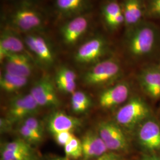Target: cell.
Wrapping results in <instances>:
<instances>
[{"mask_svg":"<svg viewBox=\"0 0 160 160\" xmlns=\"http://www.w3.org/2000/svg\"><path fill=\"white\" fill-rule=\"evenodd\" d=\"M145 14L149 17L160 18V0H147Z\"/></svg>","mask_w":160,"mask_h":160,"instance_id":"27","label":"cell"},{"mask_svg":"<svg viewBox=\"0 0 160 160\" xmlns=\"http://www.w3.org/2000/svg\"><path fill=\"white\" fill-rule=\"evenodd\" d=\"M12 29L28 33H38L44 29L45 18L34 7L22 5L14 8L7 18Z\"/></svg>","mask_w":160,"mask_h":160,"instance_id":"2","label":"cell"},{"mask_svg":"<svg viewBox=\"0 0 160 160\" xmlns=\"http://www.w3.org/2000/svg\"><path fill=\"white\" fill-rule=\"evenodd\" d=\"M92 102L84 92H75L71 98V107L73 112L77 113L85 112L91 106Z\"/></svg>","mask_w":160,"mask_h":160,"instance_id":"23","label":"cell"},{"mask_svg":"<svg viewBox=\"0 0 160 160\" xmlns=\"http://www.w3.org/2000/svg\"><path fill=\"white\" fill-rule=\"evenodd\" d=\"M160 42V30L155 24L142 21L128 29L125 37L129 54L136 58L145 57L155 51Z\"/></svg>","mask_w":160,"mask_h":160,"instance_id":"1","label":"cell"},{"mask_svg":"<svg viewBox=\"0 0 160 160\" xmlns=\"http://www.w3.org/2000/svg\"><path fill=\"white\" fill-rule=\"evenodd\" d=\"M18 132L22 137L23 138V139L30 144L39 143L43 139V137L32 131L24 123H22V125L19 127Z\"/></svg>","mask_w":160,"mask_h":160,"instance_id":"26","label":"cell"},{"mask_svg":"<svg viewBox=\"0 0 160 160\" xmlns=\"http://www.w3.org/2000/svg\"><path fill=\"white\" fill-rule=\"evenodd\" d=\"M1 160H39L36 152H23L1 148Z\"/></svg>","mask_w":160,"mask_h":160,"instance_id":"24","label":"cell"},{"mask_svg":"<svg viewBox=\"0 0 160 160\" xmlns=\"http://www.w3.org/2000/svg\"><path fill=\"white\" fill-rule=\"evenodd\" d=\"M102 16L107 28L110 31L119 29L125 24L122 6L116 1H110L103 5Z\"/></svg>","mask_w":160,"mask_h":160,"instance_id":"20","label":"cell"},{"mask_svg":"<svg viewBox=\"0 0 160 160\" xmlns=\"http://www.w3.org/2000/svg\"><path fill=\"white\" fill-rule=\"evenodd\" d=\"M77 75L74 71L67 67L59 69L56 75V84L61 92L65 93H73L76 88Z\"/></svg>","mask_w":160,"mask_h":160,"instance_id":"21","label":"cell"},{"mask_svg":"<svg viewBox=\"0 0 160 160\" xmlns=\"http://www.w3.org/2000/svg\"><path fill=\"white\" fill-rule=\"evenodd\" d=\"M25 45L39 60L46 65L54 61V55L51 46L45 37L39 33H28L24 38Z\"/></svg>","mask_w":160,"mask_h":160,"instance_id":"11","label":"cell"},{"mask_svg":"<svg viewBox=\"0 0 160 160\" xmlns=\"http://www.w3.org/2000/svg\"><path fill=\"white\" fill-rule=\"evenodd\" d=\"M90 27V18L86 14L72 17L61 27L59 34L67 45H74L87 33Z\"/></svg>","mask_w":160,"mask_h":160,"instance_id":"7","label":"cell"},{"mask_svg":"<svg viewBox=\"0 0 160 160\" xmlns=\"http://www.w3.org/2000/svg\"><path fill=\"white\" fill-rule=\"evenodd\" d=\"M26 126L28 127L32 131L40 137H43V128L40 122L34 117L31 116L26 119L23 123Z\"/></svg>","mask_w":160,"mask_h":160,"instance_id":"28","label":"cell"},{"mask_svg":"<svg viewBox=\"0 0 160 160\" xmlns=\"http://www.w3.org/2000/svg\"><path fill=\"white\" fill-rule=\"evenodd\" d=\"M129 89L126 83H119L106 90L99 97L101 107L110 109L125 102L128 98Z\"/></svg>","mask_w":160,"mask_h":160,"instance_id":"17","label":"cell"},{"mask_svg":"<svg viewBox=\"0 0 160 160\" xmlns=\"http://www.w3.org/2000/svg\"><path fill=\"white\" fill-rule=\"evenodd\" d=\"M140 145L149 152H160V125L155 120H145L138 132Z\"/></svg>","mask_w":160,"mask_h":160,"instance_id":"10","label":"cell"},{"mask_svg":"<svg viewBox=\"0 0 160 160\" xmlns=\"http://www.w3.org/2000/svg\"><path fill=\"white\" fill-rule=\"evenodd\" d=\"M3 61L5 72L9 74L28 78L33 72V64L25 53L11 54Z\"/></svg>","mask_w":160,"mask_h":160,"instance_id":"12","label":"cell"},{"mask_svg":"<svg viewBox=\"0 0 160 160\" xmlns=\"http://www.w3.org/2000/svg\"><path fill=\"white\" fill-rule=\"evenodd\" d=\"M97 160H120V158L113 153H105L97 158Z\"/></svg>","mask_w":160,"mask_h":160,"instance_id":"31","label":"cell"},{"mask_svg":"<svg viewBox=\"0 0 160 160\" xmlns=\"http://www.w3.org/2000/svg\"><path fill=\"white\" fill-rule=\"evenodd\" d=\"M122 9L128 29L132 28L143 21L146 7L143 0H124Z\"/></svg>","mask_w":160,"mask_h":160,"instance_id":"15","label":"cell"},{"mask_svg":"<svg viewBox=\"0 0 160 160\" xmlns=\"http://www.w3.org/2000/svg\"><path fill=\"white\" fill-rule=\"evenodd\" d=\"M139 81L143 90L153 98L160 97V68L148 67L139 75Z\"/></svg>","mask_w":160,"mask_h":160,"instance_id":"16","label":"cell"},{"mask_svg":"<svg viewBox=\"0 0 160 160\" xmlns=\"http://www.w3.org/2000/svg\"><path fill=\"white\" fill-rule=\"evenodd\" d=\"M30 94L39 106L55 108L59 105V100L53 82L47 77H44L36 82Z\"/></svg>","mask_w":160,"mask_h":160,"instance_id":"9","label":"cell"},{"mask_svg":"<svg viewBox=\"0 0 160 160\" xmlns=\"http://www.w3.org/2000/svg\"><path fill=\"white\" fill-rule=\"evenodd\" d=\"M55 141L61 146L64 147L74 137L72 132L65 131L59 132L53 135Z\"/></svg>","mask_w":160,"mask_h":160,"instance_id":"29","label":"cell"},{"mask_svg":"<svg viewBox=\"0 0 160 160\" xmlns=\"http://www.w3.org/2000/svg\"><path fill=\"white\" fill-rule=\"evenodd\" d=\"M39 107L30 94L15 97L10 103L6 118L12 123L25 120L37 113Z\"/></svg>","mask_w":160,"mask_h":160,"instance_id":"8","label":"cell"},{"mask_svg":"<svg viewBox=\"0 0 160 160\" xmlns=\"http://www.w3.org/2000/svg\"><path fill=\"white\" fill-rule=\"evenodd\" d=\"M120 64L114 59H108L97 62L84 76L88 85H100L116 78L120 73Z\"/></svg>","mask_w":160,"mask_h":160,"instance_id":"4","label":"cell"},{"mask_svg":"<svg viewBox=\"0 0 160 160\" xmlns=\"http://www.w3.org/2000/svg\"><path fill=\"white\" fill-rule=\"evenodd\" d=\"M66 157L72 159H78L83 156V150L81 140L77 137L73 138L64 147Z\"/></svg>","mask_w":160,"mask_h":160,"instance_id":"25","label":"cell"},{"mask_svg":"<svg viewBox=\"0 0 160 160\" xmlns=\"http://www.w3.org/2000/svg\"><path fill=\"white\" fill-rule=\"evenodd\" d=\"M108 42L102 36H96L79 47L75 54V60L81 64L96 62L106 54Z\"/></svg>","mask_w":160,"mask_h":160,"instance_id":"6","label":"cell"},{"mask_svg":"<svg viewBox=\"0 0 160 160\" xmlns=\"http://www.w3.org/2000/svg\"><path fill=\"white\" fill-rule=\"evenodd\" d=\"M81 125L80 119L61 112H54L48 120V129L53 135L65 131L73 132Z\"/></svg>","mask_w":160,"mask_h":160,"instance_id":"14","label":"cell"},{"mask_svg":"<svg viewBox=\"0 0 160 160\" xmlns=\"http://www.w3.org/2000/svg\"><path fill=\"white\" fill-rule=\"evenodd\" d=\"M28 82V78L11 74L4 72L1 76L0 86L2 90L7 92H16L23 88Z\"/></svg>","mask_w":160,"mask_h":160,"instance_id":"22","label":"cell"},{"mask_svg":"<svg viewBox=\"0 0 160 160\" xmlns=\"http://www.w3.org/2000/svg\"><path fill=\"white\" fill-rule=\"evenodd\" d=\"M149 114V108L147 103L141 98L134 97L118 110L116 119L121 126L132 129L143 123Z\"/></svg>","mask_w":160,"mask_h":160,"instance_id":"3","label":"cell"},{"mask_svg":"<svg viewBox=\"0 0 160 160\" xmlns=\"http://www.w3.org/2000/svg\"><path fill=\"white\" fill-rule=\"evenodd\" d=\"M23 41L11 30H4L0 36V59L3 61L7 56L14 53H23L25 46Z\"/></svg>","mask_w":160,"mask_h":160,"instance_id":"18","label":"cell"},{"mask_svg":"<svg viewBox=\"0 0 160 160\" xmlns=\"http://www.w3.org/2000/svg\"><path fill=\"white\" fill-rule=\"evenodd\" d=\"M83 157L86 160L99 158L108 151L106 145L98 133L88 131L81 140Z\"/></svg>","mask_w":160,"mask_h":160,"instance_id":"13","label":"cell"},{"mask_svg":"<svg viewBox=\"0 0 160 160\" xmlns=\"http://www.w3.org/2000/svg\"><path fill=\"white\" fill-rule=\"evenodd\" d=\"M141 160H160V157L156 155H145Z\"/></svg>","mask_w":160,"mask_h":160,"instance_id":"32","label":"cell"},{"mask_svg":"<svg viewBox=\"0 0 160 160\" xmlns=\"http://www.w3.org/2000/svg\"><path fill=\"white\" fill-rule=\"evenodd\" d=\"M90 5V0H55V7L59 15L71 18L85 14Z\"/></svg>","mask_w":160,"mask_h":160,"instance_id":"19","label":"cell"},{"mask_svg":"<svg viewBox=\"0 0 160 160\" xmlns=\"http://www.w3.org/2000/svg\"><path fill=\"white\" fill-rule=\"evenodd\" d=\"M12 123L11 121L8 120L7 118H1L0 120V128H1V132L4 133L7 132L9 131V130L11 129Z\"/></svg>","mask_w":160,"mask_h":160,"instance_id":"30","label":"cell"},{"mask_svg":"<svg viewBox=\"0 0 160 160\" xmlns=\"http://www.w3.org/2000/svg\"><path fill=\"white\" fill-rule=\"evenodd\" d=\"M52 160H71L68 158L67 157H58V158H53Z\"/></svg>","mask_w":160,"mask_h":160,"instance_id":"33","label":"cell"},{"mask_svg":"<svg viewBox=\"0 0 160 160\" xmlns=\"http://www.w3.org/2000/svg\"><path fill=\"white\" fill-rule=\"evenodd\" d=\"M98 133L103 139L108 150L125 151L129 148V142L120 126L111 121L99 123Z\"/></svg>","mask_w":160,"mask_h":160,"instance_id":"5","label":"cell"}]
</instances>
